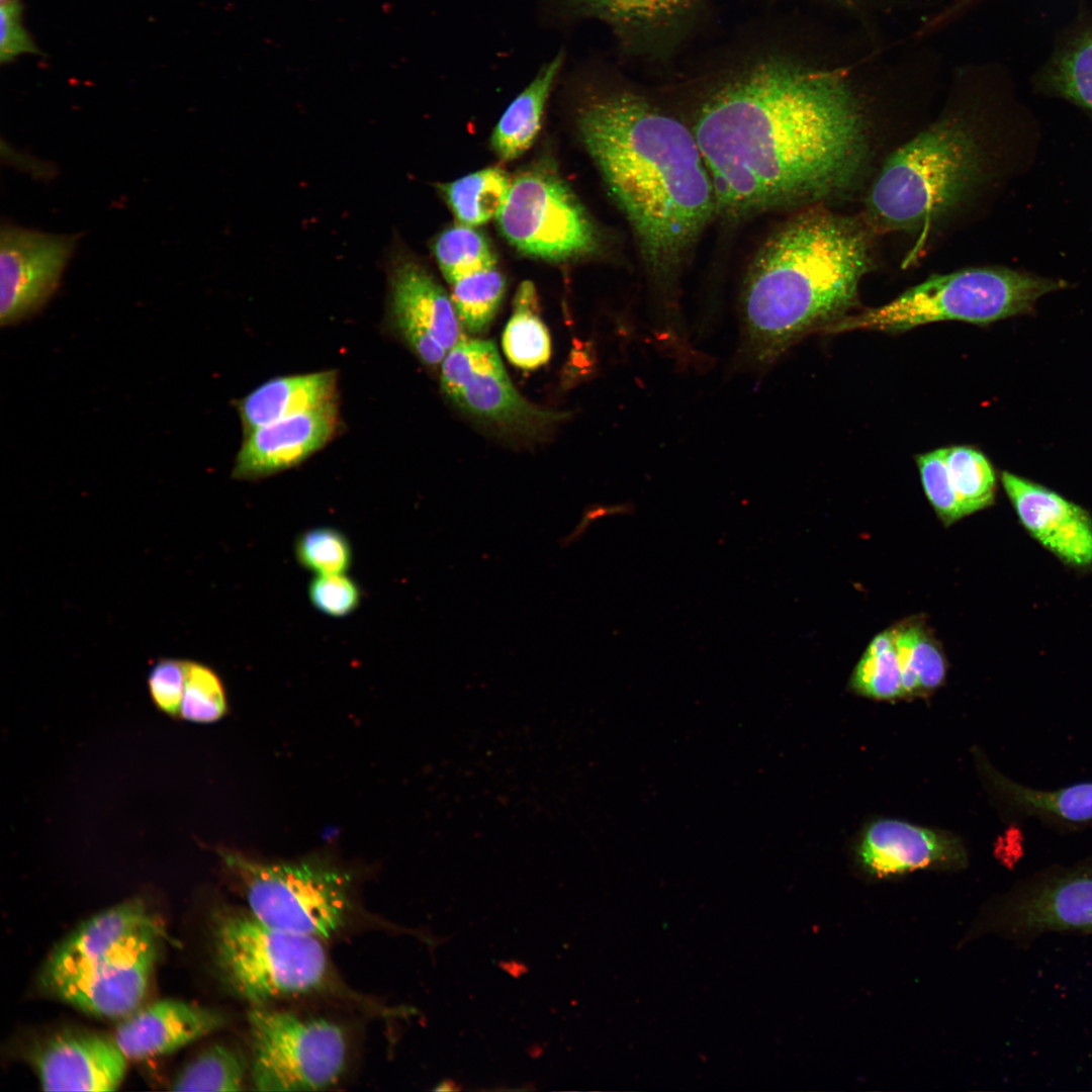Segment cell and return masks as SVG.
Instances as JSON below:
<instances>
[{"label":"cell","mask_w":1092,"mask_h":1092,"mask_svg":"<svg viewBox=\"0 0 1092 1092\" xmlns=\"http://www.w3.org/2000/svg\"><path fill=\"white\" fill-rule=\"evenodd\" d=\"M893 627L904 699L931 695L944 684L947 673V661L938 639L920 618H910Z\"/></svg>","instance_id":"obj_23"},{"label":"cell","mask_w":1092,"mask_h":1092,"mask_svg":"<svg viewBox=\"0 0 1092 1092\" xmlns=\"http://www.w3.org/2000/svg\"><path fill=\"white\" fill-rule=\"evenodd\" d=\"M212 940L223 979L253 1007L327 983L329 962L320 938L270 926L249 911L216 913Z\"/></svg>","instance_id":"obj_6"},{"label":"cell","mask_w":1092,"mask_h":1092,"mask_svg":"<svg viewBox=\"0 0 1092 1092\" xmlns=\"http://www.w3.org/2000/svg\"><path fill=\"white\" fill-rule=\"evenodd\" d=\"M188 660L163 657L152 664L147 688L154 706L163 714L179 719L185 689Z\"/></svg>","instance_id":"obj_38"},{"label":"cell","mask_w":1092,"mask_h":1092,"mask_svg":"<svg viewBox=\"0 0 1092 1092\" xmlns=\"http://www.w3.org/2000/svg\"><path fill=\"white\" fill-rule=\"evenodd\" d=\"M536 291L532 282L519 286L515 311L503 333V350L509 361L523 369H535L545 364L551 354L549 332L534 312Z\"/></svg>","instance_id":"obj_27"},{"label":"cell","mask_w":1092,"mask_h":1092,"mask_svg":"<svg viewBox=\"0 0 1092 1092\" xmlns=\"http://www.w3.org/2000/svg\"><path fill=\"white\" fill-rule=\"evenodd\" d=\"M75 236L14 225L0 233V323L11 326L37 312L57 290Z\"/></svg>","instance_id":"obj_13"},{"label":"cell","mask_w":1092,"mask_h":1092,"mask_svg":"<svg viewBox=\"0 0 1092 1092\" xmlns=\"http://www.w3.org/2000/svg\"><path fill=\"white\" fill-rule=\"evenodd\" d=\"M986 770L997 793L1021 812L1070 823L1092 820V782L1039 790L1013 782L990 767Z\"/></svg>","instance_id":"obj_24"},{"label":"cell","mask_w":1092,"mask_h":1092,"mask_svg":"<svg viewBox=\"0 0 1092 1092\" xmlns=\"http://www.w3.org/2000/svg\"><path fill=\"white\" fill-rule=\"evenodd\" d=\"M433 252L449 283L496 264L487 239L473 226L463 223L444 230L435 240Z\"/></svg>","instance_id":"obj_32"},{"label":"cell","mask_w":1092,"mask_h":1092,"mask_svg":"<svg viewBox=\"0 0 1092 1092\" xmlns=\"http://www.w3.org/2000/svg\"><path fill=\"white\" fill-rule=\"evenodd\" d=\"M226 711V693L218 674L204 663L188 660L179 720L209 724L220 720Z\"/></svg>","instance_id":"obj_35"},{"label":"cell","mask_w":1092,"mask_h":1092,"mask_svg":"<svg viewBox=\"0 0 1092 1092\" xmlns=\"http://www.w3.org/2000/svg\"><path fill=\"white\" fill-rule=\"evenodd\" d=\"M562 61V54H558L545 64L502 115L491 135L492 149L502 160L520 157L533 144Z\"/></svg>","instance_id":"obj_22"},{"label":"cell","mask_w":1092,"mask_h":1092,"mask_svg":"<svg viewBox=\"0 0 1092 1092\" xmlns=\"http://www.w3.org/2000/svg\"><path fill=\"white\" fill-rule=\"evenodd\" d=\"M988 923L1017 938L1048 931H1092V869L1028 883L995 906Z\"/></svg>","instance_id":"obj_14"},{"label":"cell","mask_w":1092,"mask_h":1092,"mask_svg":"<svg viewBox=\"0 0 1092 1092\" xmlns=\"http://www.w3.org/2000/svg\"><path fill=\"white\" fill-rule=\"evenodd\" d=\"M949 481L966 516L990 507L995 499L997 480L988 458L968 446L945 448Z\"/></svg>","instance_id":"obj_30"},{"label":"cell","mask_w":1092,"mask_h":1092,"mask_svg":"<svg viewBox=\"0 0 1092 1092\" xmlns=\"http://www.w3.org/2000/svg\"><path fill=\"white\" fill-rule=\"evenodd\" d=\"M495 217L512 246L543 260L584 257L601 246L588 213L549 165H537L513 178Z\"/></svg>","instance_id":"obj_9"},{"label":"cell","mask_w":1092,"mask_h":1092,"mask_svg":"<svg viewBox=\"0 0 1092 1092\" xmlns=\"http://www.w3.org/2000/svg\"><path fill=\"white\" fill-rule=\"evenodd\" d=\"M582 143L625 215L649 274L672 284L717 213L692 128L646 96L613 88L577 111Z\"/></svg>","instance_id":"obj_2"},{"label":"cell","mask_w":1092,"mask_h":1092,"mask_svg":"<svg viewBox=\"0 0 1092 1092\" xmlns=\"http://www.w3.org/2000/svg\"><path fill=\"white\" fill-rule=\"evenodd\" d=\"M250 1068L244 1056L226 1044H212L191 1059L171 1082L173 1091H241Z\"/></svg>","instance_id":"obj_28"},{"label":"cell","mask_w":1092,"mask_h":1092,"mask_svg":"<svg viewBox=\"0 0 1092 1092\" xmlns=\"http://www.w3.org/2000/svg\"><path fill=\"white\" fill-rule=\"evenodd\" d=\"M19 3L1 6L0 61L9 62L22 53L35 52L21 23Z\"/></svg>","instance_id":"obj_39"},{"label":"cell","mask_w":1092,"mask_h":1092,"mask_svg":"<svg viewBox=\"0 0 1092 1092\" xmlns=\"http://www.w3.org/2000/svg\"><path fill=\"white\" fill-rule=\"evenodd\" d=\"M1001 481L1020 523L1037 542L1072 565L1092 563V521L1084 509L1008 471Z\"/></svg>","instance_id":"obj_17"},{"label":"cell","mask_w":1092,"mask_h":1092,"mask_svg":"<svg viewBox=\"0 0 1092 1092\" xmlns=\"http://www.w3.org/2000/svg\"><path fill=\"white\" fill-rule=\"evenodd\" d=\"M390 313L397 332L427 365L441 364L459 343L460 321L451 297L413 255L394 249L387 264Z\"/></svg>","instance_id":"obj_12"},{"label":"cell","mask_w":1092,"mask_h":1092,"mask_svg":"<svg viewBox=\"0 0 1092 1092\" xmlns=\"http://www.w3.org/2000/svg\"><path fill=\"white\" fill-rule=\"evenodd\" d=\"M441 387L456 406L503 429L535 434L560 418L518 392L490 341L457 343L441 363Z\"/></svg>","instance_id":"obj_10"},{"label":"cell","mask_w":1092,"mask_h":1092,"mask_svg":"<svg viewBox=\"0 0 1092 1092\" xmlns=\"http://www.w3.org/2000/svg\"><path fill=\"white\" fill-rule=\"evenodd\" d=\"M14 3H19V2H18V0H1V6L2 5L14 4Z\"/></svg>","instance_id":"obj_41"},{"label":"cell","mask_w":1092,"mask_h":1092,"mask_svg":"<svg viewBox=\"0 0 1092 1092\" xmlns=\"http://www.w3.org/2000/svg\"><path fill=\"white\" fill-rule=\"evenodd\" d=\"M144 899H127L77 926L51 952L40 975L42 986L71 979L106 958L141 929L158 922Z\"/></svg>","instance_id":"obj_20"},{"label":"cell","mask_w":1092,"mask_h":1092,"mask_svg":"<svg viewBox=\"0 0 1092 1092\" xmlns=\"http://www.w3.org/2000/svg\"><path fill=\"white\" fill-rule=\"evenodd\" d=\"M294 555L301 567L316 574L347 573L353 563V548L339 529L321 526L300 533L294 541Z\"/></svg>","instance_id":"obj_34"},{"label":"cell","mask_w":1092,"mask_h":1092,"mask_svg":"<svg viewBox=\"0 0 1092 1092\" xmlns=\"http://www.w3.org/2000/svg\"><path fill=\"white\" fill-rule=\"evenodd\" d=\"M979 166L975 138L963 123H934L888 158L869 193L868 212L883 229H927L966 194Z\"/></svg>","instance_id":"obj_4"},{"label":"cell","mask_w":1092,"mask_h":1092,"mask_svg":"<svg viewBox=\"0 0 1092 1092\" xmlns=\"http://www.w3.org/2000/svg\"><path fill=\"white\" fill-rule=\"evenodd\" d=\"M451 299L462 326L471 333L484 331L504 298L506 280L495 266L453 281Z\"/></svg>","instance_id":"obj_31"},{"label":"cell","mask_w":1092,"mask_h":1092,"mask_svg":"<svg viewBox=\"0 0 1092 1092\" xmlns=\"http://www.w3.org/2000/svg\"><path fill=\"white\" fill-rule=\"evenodd\" d=\"M701 0H669L670 16L674 24L692 13Z\"/></svg>","instance_id":"obj_40"},{"label":"cell","mask_w":1092,"mask_h":1092,"mask_svg":"<svg viewBox=\"0 0 1092 1092\" xmlns=\"http://www.w3.org/2000/svg\"><path fill=\"white\" fill-rule=\"evenodd\" d=\"M307 595L318 612L332 618L354 613L363 597L359 584L346 573L314 575L308 583Z\"/></svg>","instance_id":"obj_37"},{"label":"cell","mask_w":1092,"mask_h":1092,"mask_svg":"<svg viewBox=\"0 0 1092 1092\" xmlns=\"http://www.w3.org/2000/svg\"><path fill=\"white\" fill-rule=\"evenodd\" d=\"M849 689L878 701L904 699L894 627L880 632L869 643L850 675Z\"/></svg>","instance_id":"obj_29"},{"label":"cell","mask_w":1092,"mask_h":1092,"mask_svg":"<svg viewBox=\"0 0 1092 1092\" xmlns=\"http://www.w3.org/2000/svg\"><path fill=\"white\" fill-rule=\"evenodd\" d=\"M248 1021L255 1090H323L345 1071L347 1039L339 1024L265 1006L253 1007Z\"/></svg>","instance_id":"obj_8"},{"label":"cell","mask_w":1092,"mask_h":1092,"mask_svg":"<svg viewBox=\"0 0 1092 1092\" xmlns=\"http://www.w3.org/2000/svg\"><path fill=\"white\" fill-rule=\"evenodd\" d=\"M692 129L717 213L735 219L840 193L869 151L864 114L844 75L779 52L749 59L711 88Z\"/></svg>","instance_id":"obj_1"},{"label":"cell","mask_w":1092,"mask_h":1092,"mask_svg":"<svg viewBox=\"0 0 1092 1092\" xmlns=\"http://www.w3.org/2000/svg\"><path fill=\"white\" fill-rule=\"evenodd\" d=\"M872 265L867 235L823 207L807 205L763 242L742 295L747 348L761 364L811 332H825L857 302Z\"/></svg>","instance_id":"obj_3"},{"label":"cell","mask_w":1092,"mask_h":1092,"mask_svg":"<svg viewBox=\"0 0 1092 1092\" xmlns=\"http://www.w3.org/2000/svg\"><path fill=\"white\" fill-rule=\"evenodd\" d=\"M163 936L162 922L146 926L106 958L48 991L87 1014L121 1019L141 1007Z\"/></svg>","instance_id":"obj_11"},{"label":"cell","mask_w":1092,"mask_h":1092,"mask_svg":"<svg viewBox=\"0 0 1092 1092\" xmlns=\"http://www.w3.org/2000/svg\"><path fill=\"white\" fill-rule=\"evenodd\" d=\"M337 426L332 402L258 427L245 435L232 475L256 479L293 467L323 448Z\"/></svg>","instance_id":"obj_18"},{"label":"cell","mask_w":1092,"mask_h":1092,"mask_svg":"<svg viewBox=\"0 0 1092 1092\" xmlns=\"http://www.w3.org/2000/svg\"><path fill=\"white\" fill-rule=\"evenodd\" d=\"M337 374L320 371L270 379L238 402L245 435L278 420L334 402Z\"/></svg>","instance_id":"obj_21"},{"label":"cell","mask_w":1092,"mask_h":1092,"mask_svg":"<svg viewBox=\"0 0 1092 1092\" xmlns=\"http://www.w3.org/2000/svg\"><path fill=\"white\" fill-rule=\"evenodd\" d=\"M499 167L485 168L439 186L460 223L477 226L496 216L511 185Z\"/></svg>","instance_id":"obj_26"},{"label":"cell","mask_w":1092,"mask_h":1092,"mask_svg":"<svg viewBox=\"0 0 1092 1092\" xmlns=\"http://www.w3.org/2000/svg\"><path fill=\"white\" fill-rule=\"evenodd\" d=\"M917 466L926 497L945 527L966 515L949 481L945 448L918 455Z\"/></svg>","instance_id":"obj_36"},{"label":"cell","mask_w":1092,"mask_h":1092,"mask_svg":"<svg viewBox=\"0 0 1092 1092\" xmlns=\"http://www.w3.org/2000/svg\"><path fill=\"white\" fill-rule=\"evenodd\" d=\"M30 1061L44 1091H114L128 1060L112 1036L58 1032L35 1046Z\"/></svg>","instance_id":"obj_15"},{"label":"cell","mask_w":1092,"mask_h":1092,"mask_svg":"<svg viewBox=\"0 0 1092 1092\" xmlns=\"http://www.w3.org/2000/svg\"><path fill=\"white\" fill-rule=\"evenodd\" d=\"M224 1024L216 1010L167 998L121 1018L112 1037L128 1061H142L171 1054Z\"/></svg>","instance_id":"obj_19"},{"label":"cell","mask_w":1092,"mask_h":1092,"mask_svg":"<svg viewBox=\"0 0 1092 1092\" xmlns=\"http://www.w3.org/2000/svg\"><path fill=\"white\" fill-rule=\"evenodd\" d=\"M217 853L260 921L320 939L347 922L352 904L346 873L310 860L265 862L226 848Z\"/></svg>","instance_id":"obj_7"},{"label":"cell","mask_w":1092,"mask_h":1092,"mask_svg":"<svg viewBox=\"0 0 1092 1092\" xmlns=\"http://www.w3.org/2000/svg\"><path fill=\"white\" fill-rule=\"evenodd\" d=\"M1068 282L1007 268H968L933 275L879 307L847 314L826 333L905 332L940 321L988 325L1033 312L1037 300Z\"/></svg>","instance_id":"obj_5"},{"label":"cell","mask_w":1092,"mask_h":1092,"mask_svg":"<svg viewBox=\"0 0 1092 1092\" xmlns=\"http://www.w3.org/2000/svg\"><path fill=\"white\" fill-rule=\"evenodd\" d=\"M855 851L861 868L877 878L923 869L956 870L967 863L966 848L957 835L890 818L869 823Z\"/></svg>","instance_id":"obj_16"},{"label":"cell","mask_w":1092,"mask_h":1092,"mask_svg":"<svg viewBox=\"0 0 1092 1092\" xmlns=\"http://www.w3.org/2000/svg\"><path fill=\"white\" fill-rule=\"evenodd\" d=\"M574 15L600 19L624 39L654 36L673 26L669 0H563Z\"/></svg>","instance_id":"obj_25"},{"label":"cell","mask_w":1092,"mask_h":1092,"mask_svg":"<svg viewBox=\"0 0 1092 1092\" xmlns=\"http://www.w3.org/2000/svg\"><path fill=\"white\" fill-rule=\"evenodd\" d=\"M1044 82L1057 94L1092 111V30L1077 36L1055 57Z\"/></svg>","instance_id":"obj_33"}]
</instances>
